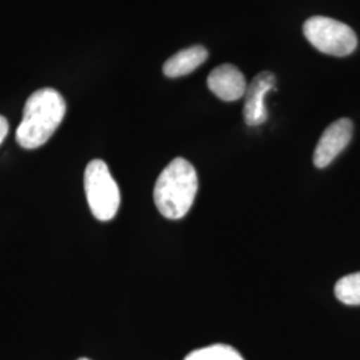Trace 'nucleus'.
Listing matches in <instances>:
<instances>
[{
    "instance_id": "nucleus-1",
    "label": "nucleus",
    "mask_w": 360,
    "mask_h": 360,
    "mask_svg": "<svg viewBox=\"0 0 360 360\" xmlns=\"http://www.w3.org/2000/svg\"><path fill=\"white\" fill-rule=\"evenodd\" d=\"M65 115V99L58 91H35L27 99L23 119L16 129V142L26 150L41 147L60 126Z\"/></svg>"
},
{
    "instance_id": "nucleus-2",
    "label": "nucleus",
    "mask_w": 360,
    "mask_h": 360,
    "mask_svg": "<svg viewBox=\"0 0 360 360\" xmlns=\"http://www.w3.org/2000/svg\"><path fill=\"white\" fill-rule=\"evenodd\" d=\"M198 193V175L190 162L174 159L155 183V206L165 218L178 220L191 210Z\"/></svg>"
},
{
    "instance_id": "nucleus-3",
    "label": "nucleus",
    "mask_w": 360,
    "mask_h": 360,
    "mask_svg": "<svg viewBox=\"0 0 360 360\" xmlns=\"http://www.w3.org/2000/svg\"><path fill=\"white\" fill-rule=\"evenodd\" d=\"M84 191L91 212L101 221L115 218L120 206V191L110 168L101 159H94L84 172Z\"/></svg>"
},
{
    "instance_id": "nucleus-4",
    "label": "nucleus",
    "mask_w": 360,
    "mask_h": 360,
    "mask_svg": "<svg viewBox=\"0 0 360 360\" xmlns=\"http://www.w3.org/2000/svg\"><path fill=\"white\" fill-rule=\"evenodd\" d=\"M303 34L318 51L333 56H347L358 46L351 27L326 16L309 18L303 26Z\"/></svg>"
},
{
    "instance_id": "nucleus-5",
    "label": "nucleus",
    "mask_w": 360,
    "mask_h": 360,
    "mask_svg": "<svg viewBox=\"0 0 360 360\" xmlns=\"http://www.w3.org/2000/svg\"><path fill=\"white\" fill-rule=\"evenodd\" d=\"M354 124L343 117L330 124L323 132L318 146L314 153V165L318 168L327 167L334 162L335 158L340 154L352 138Z\"/></svg>"
},
{
    "instance_id": "nucleus-6",
    "label": "nucleus",
    "mask_w": 360,
    "mask_h": 360,
    "mask_svg": "<svg viewBox=\"0 0 360 360\" xmlns=\"http://www.w3.org/2000/svg\"><path fill=\"white\" fill-rule=\"evenodd\" d=\"M275 84H276L275 75L272 72L264 71L254 77L252 82L247 86L243 114H245V123L250 127H257L267 120L269 112L264 102L269 92L271 90H275Z\"/></svg>"
},
{
    "instance_id": "nucleus-7",
    "label": "nucleus",
    "mask_w": 360,
    "mask_h": 360,
    "mask_svg": "<svg viewBox=\"0 0 360 360\" xmlns=\"http://www.w3.org/2000/svg\"><path fill=\"white\" fill-rule=\"evenodd\" d=\"M207 84L208 89L224 102H233L243 98L247 90V83L242 71L229 63L212 70L207 79Z\"/></svg>"
},
{
    "instance_id": "nucleus-8",
    "label": "nucleus",
    "mask_w": 360,
    "mask_h": 360,
    "mask_svg": "<svg viewBox=\"0 0 360 360\" xmlns=\"http://www.w3.org/2000/svg\"><path fill=\"white\" fill-rule=\"evenodd\" d=\"M208 58V51L203 46H193L176 52L163 65V72L168 77H180L188 75L203 65Z\"/></svg>"
},
{
    "instance_id": "nucleus-9",
    "label": "nucleus",
    "mask_w": 360,
    "mask_h": 360,
    "mask_svg": "<svg viewBox=\"0 0 360 360\" xmlns=\"http://www.w3.org/2000/svg\"><path fill=\"white\" fill-rule=\"evenodd\" d=\"M335 295L347 306H360V272L339 279L335 285Z\"/></svg>"
},
{
    "instance_id": "nucleus-10",
    "label": "nucleus",
    "mask_w": 360,
    "mask_h": 360,
    "mask_svg": "<svg viewBox=\"0 0 360 360\" xmlns=\"http://www.w3.org/2000/svg\"><path fill=\"white\" fill-rule=\"evenodd\" d=\"M184 360H245L231 346L212 345L208 347L195 349Z\"/></svg>"
},
{
    "instance_id": "nucleus-11",
    "label": "nucleus",
    "mask_w": 360,
    "mask_h": 360,
    "mask_svg": "<svg viewBox=\"0 0 360 360\" xmlns=\"http://www.w3.org/2000/svg\"><path fill=\"white\" fill-rule=\"evenodd\" d=\"M8 134V122L4 116L0 115V144L6 139Z\"/></svg>"
},
{
    "instance_id": "nucleus-12",
    "label": "nucleus",
    "mask_w": 360,
    "mask_h": 360,
    "mask_svg": "<svg viewBox=\"0 0 360 360\" xmlns=\"http://www.w3.org/2000/svg\"><path fill=\"white\" fill-rule=\"evenodd\" d=\"M77 360H90V359H87V358H80V359H77Z\"/></svg>"
}]
</instances>
